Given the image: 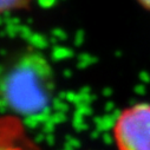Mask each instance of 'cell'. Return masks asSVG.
Masks as SVG:
<instances>
[{
    "mask_svg": "<svg viewBox=\"0 0 150 150\" xmlns=\"http://www.w3.org/2000/svg\"><path fill=\"white\" fill-rule=\"evenodd\" d=\"M139 79H141V82H142V83L148 84V83H150V74H149L148 72L143 71V72H141V73H139Z\"/></svg>",
    "mask_w": 150,
    "mask_h": 150,
    "instance_id": "13",
    "label": "cell"
},
{
    "mask_svg": "<svg viewBox=\"0 0 150 150\" xmlns=\"http://www.w3.org/2000/svg\"><path fill=\"white\" fill-rule=\"evenodd\" d=\"M78 92H81V93H90L91 89H90V86H83V88H81V90Z\"/></svg>",
    "mask_w": 150,
    "mask_h": 150,
    "instance_id": "22",
    "label": "cell"
},
{
    "mask_svg": "<svg viewBox=\"0 0 150 150\" xmlns=\"http://www.w3.org/2000/svg\"><path fill=\"white\" fill-rule=\"evenodd\" d=\"M93 124L96 125V129H98L100 132L109 131L117 124V120L112 116L111 114H108L105 116H97L92 120Z\"/></svg>",
    "mask_w": 150,
    "mask_h": 150,
    "instance_id": "3",
    "label": "cell"
},
{
    "mask_svg": "<svg viewBox=\"0 0 150 150\" xmlns=\"http://www.w3.org/2000/svg\"><path fill=\"white\" fill-rule=\"evenodd\" d=\"M74 130L78 131V132H81V131H86V130H89V124H88L86 122H83L82 124H79L78 127L74 128Z\"/></svg>",
    "mask_w": 150,
    "mask_h": 150,
    "instance_id": "17",
    "label": "cell"
},
{
    "mask_svg": "<svg viewBox=\"0 0 150 150\" xmlns=\"http://www.w3.org/2000/svg\"><path fill=\"white\" fill-rule=\"evenodd\" d=\"M138 3L146 10H150V0H138Z\"/></svg>",
    "mask_w": 150,
    "mask_h": 150,
    "instance_id": "21",
    "label": "cell"
},
{
    "mask_svg": "<svg viewBox=\"0 0 150 150\" xmlns=\"http://www.w3.org/2000/svg\"><path fill=\"white\" fill-rule=\"evenodd\" d=\"M63 150H74V148L71 144H69L67 142H65L64 145H63Z\"/></svg>",
    "mask_w": 150,
    "mask_h": 150,
    "instance_id": "23",
    "label": "cell"
},
{
    "mask_svg": "<svg viewBox=\"0 0 150 150\" xmlns=\"http://www.w3.org/2000/svg\"><path fill=\"white\" fill-rule=\"evenodd\" d=\"M102 141H103L104 144L110 145V144L114 143V137H112V135H111L109 131H104V132L102 134Z\"/></svg>",
    "mask_w": 150,
    "mask_h": 150,
    "instance_id": "11",
    "label": "cell"
},
{
    "mask_svg": "<svg viewBox=\"0 0 150 150\" xmlns=\"http://www.w3.org/2000/svg\"><path fill=\"white\" fill-rule=\"evenodd\" d=\"M45 137H46V134L43 131V132H39V134L34 135L33 141H34L35 143H42V142H45Z\"/></svg>",
    "mask_w": 150,
    "mask_h": 150,
    "instance_id": "14",
    "label": "cell"
},
{
    "mask_svg": "<svg viewBox=\"0 0 150 150\" xmlns=\"http://www.w3.org/2000/svg\"><path fill=\"white\" fill-rule=\"evenodd\" d=\"M66 100L70 104H73V105H76V106L82 103V98H81L79 92H74V91H67Z\"/></svg>",
    "mask_w": 150,
    "mask_h": 150,
    "instance_id": "6",
    "label": "cell"
},
{
    "mask_svg": "<svg viewBox=\"0 0 150 150\" xmlns=\"http://www.w3.org/2000/svg\"><path fill=\"white\" fill-rule=\"evenodd\" d=\"M115 108H116V106H115V103L111 102V100H109V102H106L105 105H104V111H106L108 114H110L111 111H114Z\"/></svg>",
    "mask_w": 150,
    "mask_h": 150,
    "instance_id": "15",
    "label": "cell"
},
{
    "mask_svg": "<svg viewBox=\"0 0 150 150\" xmlns=\"http://www.w3.org/2000/svg\"><path fill=\"white\" fill-rule=\"evenodd\" d=\"M56 125H57V124L50 118L49 121H46V122L43 124V131H44L45 134H52V132L54 131Z\"/></svg>",
    "mask_w": 150,
    "mask_h": 150,
    "instance_id": "10",
    "label": "cell"
},
{
    "mask_svg": "<svg viewBox=\"0 0 150 150\" xmlns=\"http://www.w3.org/2000/svg\"><path fill=\"white\" fill-rule=\"evenodd\" d=\"M1 150H16L14 148H6V146H3Z\"/></svg>",
    "mask_w": 150,
    "mask_h": 150,
    "instance_id": "26",
    "label": "cell"
},
{
    "mask_svg": "<svg viewBox=\"0 0 150 150\" xmlns=\"http://www.w3.org/2000/svg\"><path fill=\"white\" fill-rule=\"evenodd\" d=\"M45 1H46V3L49 4V3H50V0H45ZM52 1H53V0H52Z\"/></svg>",
    "mask_w": 150,
    "mask_h": 150,
    "instance_id": "27",
    "label": "cell"
},
{
    "mask_svg": "<svg viewBox=\"0 0 150 150\" xmlns=\"http://www.w3.org/2000/svg\"><path fill=\"white\" fill-rule=\"evenodd\" d=\"M134 91H135V93L138 95V96H144V95H145V91H146V89H145V84H144V83H139V84H137V85L134 88Z\"/></svg>",
    "mask_w": 150,
    "mask_h": 150,
    "instance_id": "12",
    "label": "cell"
},
{
    "mask_svg": "<svg viewBox=\"0 0 150 150\" xmlns=\"http://www.w3.org/2000/svg\"><path fill=\"white\" fill-rule=\"evenodd\" d=\"M121 150H150V104L137 103L121 116L116 124Z\"/></svg>",
    "mask_w": 150,
    "mask_h": 150,
    "instance_id": "2",
    "label": "cell"
},
{
    "mask_svg": "<svg viewBox=\"0 0 150 150\" xmlns=\"http://www.w3.org/2000/svg\"><path fill=\"white\" fill-rule=\"evenodd\" d=\"M112 93H114V90H112L111 88H104L103 90H102V95L104 96V97H110Z\"/></svg>",
    "mask_w": 150,
    "mask_h": 150,
    "instance_id": "20",
    "label": "cell"
},
{
    "mask_svg": "<svg viewBox=\"0 0 150 150\" xmlns=\"http://www.w3.org/2000/svg\"><path fill=\"white\" fill-rule=\"evenodd\" d=\"M28 5V0H1V11L11 12L24 8Z\"/></svg>",
    "mask_w": 150,
    "mask_h": 150,
    "instance_id": "4",
    "label": "cell"
},
{
    "mask_svg": "<svg viewBox=\"0 0 150 150\" xmlns=\"http://www.w3.org/2000/svg\"><path fill=\"white\" fill-rule=\"evenodd\" d=\"M45 143L47 145H53L56 143V138L53 136V132L52 134H46V137H45Z\"/></svg>",
    "mask_w": 150,
    "mask_h": 150,
    "instance_id": "16",
    "label": "cell"
},
{
    "mask_svg": "<svg viewBox=\"0 0 150 150\" xmlns=\"http://www.w3.org/2000/svg\"><path fill=\"white\" fill-rule=\"evenodd\" d=\"M66 96H67V91H60L58 93V97L62 99H65V100H66Z\"/></svg>",
    "mask_w": 150,
    "mask_h": 150,
    "instance_id": "25",
    "label": "cell"
},
{
    "mask_svg": "<svg viewBox=\"0 0 150 150\" xmlns=\"http://www.w3.org/2000/svg\"><path fill=\"white\" fill-rule=\"evenodd\" d=\"M53 89L52 67L37 51L19 54L1 77V98L12 112L24 117L52 106Z\"/></svg>",
    "mask_w": 150,
    "mask_h": 150,
    "instance_id": "1",
    "label": "cell"
},
{
    "mask_svg": "<svg viewBox=\"0 0 150 150\" xmlns=\"http://www.w3.org/2000/svg\"><path fill=\"white\" fill-rule=\"evenodd\" d=\"M63 76H64L65 78H70V77L72 76V73H71L70 70H64V71H63Z\"/></svg>",
    "mask_w": 150,
    "mask_h": 150,
    "instance_id": "24",
    "label": "cell"
},
{
    "mask_svg": "<svg viewBox=\"0 0 150 150\" xmlns=\"http://www.w3.org/2000/svg\"><path fill=\"white\" fill-rule=\"evenodd\" d=\"M52 109L54 111H62V112H67L70 106H69V102L65 99H62L59 97L54 98L52 100Z\"/></svg>",
    "mask_w": 150,
    "mask_h": 150,
    "instance_id": "5",
    "label": "cell"
},
{
    "mask_svg": "<svg viewBox=\"0 0 150 150\" xmlns=\"http://www.w3.org/2000/svg\"><path fill=\"white\" fill-rule=\"evenodd\" d=\"M99 137H102V136H100V131H99L98 129H95V130H92V131L90 132V138H91V139H97V138H99Z\"/></svg>",
    "mask_w": 150,
    "mask_h": 150,
    "instance_id": "19",
    "label": "cell"
},
{
    "mask_svg": "<svg viewBox=\"0 0 150 150\" xmlns=\"http://www.w3.org/2000/svg\"><path fill=\"white\" fill-rule=\"evenodd\" d=\"M64 138H65V142H67L69 144H71L74 149H79L81 145H82V143H81V141H79L78 138L73 137V136H71V135H66Z\"/></svg>",
    "mask_w": 150,
    "mask_h": 150,
    "instance_id": "9",
    "label": "cell"
},
{
    "mask_svg": "<svg viewBox=\"0 0 150 150\" xmlns=\"http://www.w3.org/2000/svg\"><path fill=\"white\" fill-rule=\"evenodd\" d=\"M76 110H77L78 112H81V114H82L83 116H85V117L92 115V108L90 106V104L84 103V102L81 103V104H78V105L76 106Z\"/></svg>",
    "mask_w": 150,
    "mask_h": 150,
    "instance_id": "7",
    "label": "cell"
},
{
    "mask_svg": "<svg viewBox=\"0 0 150 150\" xmlns=\"http://www.w3.org/2000/svg\"><path fill=\"white\" fill-rule=\"evenodd\" d=\"M62 150H63V149H62Z\"/></svg>",
    "mask_w": 150,
    "mask_h": 150,
    "instance_id": "28",
    "label": "cell"
},
{
    "mask_svg": "<svg viewBox=\"0 0 150 150\" xmlns=\"http://www.w3.org/2000/svg\"><path fill=\"white\" fill-rule=\"evenodd\" d=\"M110 114H111L112 116H114V117H115L117 121H118V120L121 118V116L123 115V114H122V111H121L120 109H117V108H115V109H114V111H111Z\"/></svg>",
    "mask_w": 150,
    "mask_h": 150,
    "instance_id": "18",
    "label": "cell"
},
{
    "mask_svg": "<svg viewBox=\"0 0 150 150\" xmlns=\"http://www.w3.org/2000/svg\"><path fill=\"white\" fill-rule=\"evenodd\" d=\"M56 124H62L64 122H66V112H62V111H56L54 114L51 115L50 117Z\"/></svg>",
    "mask_w": 150,
    "mask_h": 150,
    "instance_id": "8",
    "label": "cell"
}]
</instances>
